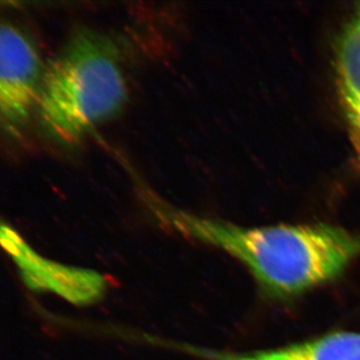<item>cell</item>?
<instances>
[{
	"label": "cell",
	"instance_id": "obj_1",
	"mask_svg": "<svg viewBox=\"0 0 360 360\" xmlns=\"http://www.w3.org/2000/svg\"><path fill=\"white\" fill-rule=\"evenodd\" d=\"M180 224L238 259L272 300L323 285L360 257V234L331 225L240 227L189 217Z\"/></svg>",
	"mask_w": 360,
	"mask_h": 360
},
{
	"label": "cell",
	"instance_id": "obj_2",
	"mask_svg": "<svg viewBox=\"0 0 360 360\" xmlns=\"http://www.w3.org/2000/svg\"><path fill=\"white\" fill-rule=\"evenodd\" d=\"M127 96L115 42L103 33L80 28L44 68L37 110L51 136L73 144L115 117Z\"/></svg>",
	"mask_w": 360,
	"mask_h": 360
},
{
	"label": "cell",
	"instance_id": "obj_3",
	"mask_svg": "<svg viewBox=\"0 0 360 360\" xmlns=\"http://www.w3.org/2000/svg\"><path fill=\"white\" fill-rule=\"evenodd\" d=\"M39 51L22 30H0V115L2 129L16 137L37 108L44 73Z\"/></svg>",
	"mask_w": 360,
	"mask_h": 360
},
{
	"label": "cell",
	"instance_id": "obj_4",
	"mask_svg": "<svg viewBox=\"0 0 360 360\" xmlns=\"http://www.w3.org/2000/svg\"><path fill=\"white\" fill-rule=\"evenodd\" d=\"M335 65L338 97L360 165V2L340 33Z\"/></svg>",
	"mask_w": 360,
	"mask_h": 360
},
{
	"label": "cell",
	"instance_id": "obj_5",
	"mask_svg": "<svg viewBox=\"0 0 360 360\" xmlns=\"http://www.w3.org/2000/svg\"><path fill=\"white\" fill-rule=\"evenodd\" d=\"M205 354L212 360H360V333L333 331L274 349Z\"/></svg>",
	"mask_w": 360,
	"mask_h": 360
}]
</instances>
